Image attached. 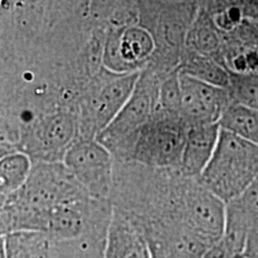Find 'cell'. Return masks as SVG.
Here are the masks:
<instances>
[{
    "mask_svg": "<svg viewBox=\"0 0 258 258\" xmlns=\"http://www.w3.org/2000/svg\"><path fill=\"white\" fill-rule=\"evenodd\" d=\"M85 196L90 195L62 161H36L23 188L9 196L6 202L15 209L18 232L43 233L44 220L51 209Z\"/></svg>",
    "mask_w": 258,
    "mask_h": 258,
    "instance_id": "6da1fadb",
    "label": "cell"
},
{
    "mask_svg": "<svg viewBox=\"0 0 258 258\" xmlns=\"http://www.w3.org/2000/svg\"><path fill=\"white\" fill-rule=\"evenodd\" d=\"M257 178V145L221 128L217 148L199 182L227 203L243 194Z\"/></svg>",
    "mask_w": 258,
    "mask_h": 258,
    "instance_id": "7a4b0ae2",
    "label": "cell"
},
{
    "mask_svg": "<svg viewBox=\"0 0 258 258\" xmlns=\"http://www.w3.org/2000/svg\"><path fill=\"white\" fill-rule=\"evenodd\" d=\"M160 83L153 73H141L131 98L96 137L117 163H131L139 132L158 110Z\"/></svg>",
    "mask_w": 258,
    "mask_h": 258,
    "instance_id": "3957f363",
    "label": "cell"
},
{
    "mask_svg": "<svg viewBox=\"0 0 258 258\" xmlns=\"http://www.w3.org/2000/svg\"><path fill=\"white\" fill-rule=\"evenodd\" d=\"M188 125L182 117L157 110L139 132L131 163L152 169L179 170Z\"/></svg>",
    "mask_w": 258,
    "mask_h": 258,
    "instance_id": "277c9868",
    "label": "cell"
},
{
    "mask_svg": "<svg viewBox=\"0 0 258 258\" xmlns=\"http://www.w3.org/2000/svg\"><path fill=\"white\" fill-rule=\"evenodd\" d=\"M62 163L90 196L110 200L114 157L96 139L77 138L64 153Z\"/></svg>",
    "mask_w": 258,
    "mask_h": 258,
    "instance_id": "5b68a950",
    "label": "cell"
},
{
    "mask_svg": "<svg viewBox=\"0 0 258 258\" xmlns=\"http://www.w3.org/2000/svg\"><path fill=\"white\" fill-rule=\"evenodd\" d=\"M78 121L69 112H55L36 121L30 133L21 137L19 151L27 153L34 163L62 161L64 153L77 140Z\"/></svg>",
    "mask_w": 258,
    "mask_h": 258,
    "instance_id": "8992f818",
    "label": "cell"
},
{
    "mask_svg": "<svg viewBox=\"0 0 258 258\" xmlns=\"http://www.w3.org/2000/svg\"><path fill=\"white\" fill-rule=\"evenodd\" d=\"M179 73V72H178ZM180 116L186 125L219 123L231 104L228 89L179 73Z\"/></svg>",
    "mask_w": 258,
    "mask_h": 258,
    "instance_id": "52a82bcc",
    "label": "cell"
},
{
    "mask_svg": "<svg viewBox=\"0 0 258 258\" xmlns=\"http://www.w3.org/2000/svg\"><path fill=\"white\" fill-rule=\"evenodd\" d=\"M140 74L139 71L111 73L109 78L102 80V83L93 90L88 105L90 138L96 139L97 135L121 111L131 98Z\"/></svg>",
    "mask_w": 258,
    "mask_h": 258,
    "instance_id": "ba28073f",
    "label": "cell"
},
{
    "mask_svg": "<svg viewBox=\"0 0 258 258\" xmlns=\"http://www.w3.org/2000/svg\"><path fill=\"white\" fill-rule=\"evenodd\" d=\"M224 237L244 252L258 258V178L238 198L226 203Z\"/></svg>",
    "mask_w": 258,
    "mask_h": 258,
    "instance_id": "9c48e42d",
    "label": "cell"
},
{
    "mask_svg": "<svg viewBox=\"0 0 258 258\" xmlns=\"http://www.w3.org/2000/svg\"><path fill=\"white\" fill-rule=\"evenodd\" d=\"M154 49L152 36L143 29L132 28L108 35L104 49L105 66L114 73L135 72Z\"/></svg>",
    "mask_w": 258,
    "mask_h": 258,
    "instance_id": "30bf717a",
    "label": "cell"
},
{
    "mask_svg": "<svg viewBox=\"0 0 258 258\" xmlns=\"http://www.w3.org/2000/svg\"><path fill=\"white\" fill-rule=\"evenodd\" d=\"M221 127L219 123L189 125L179 172L190 178H199L217 148Z\"/></svg>",
    "mask_w": 258,
    "mask_h": 258,
    "instance_id": "8fae6325",
    "label": "cell"
},
{
    "mask_svg": "<svg viewBox=\"0 0 258 258\" xmlns=\"http://www.w3.org/2000/svg\"><path fill=\"white\" fill-rule=\"evenodd\" d=\"M105 258H152L147 240L127 218L114 208L105 244Z\"/></svg>",
    "mask_w": 258,
    "mask_h": 258,
    "instance_id": "7c38bea8",
    "label": "cell"
},
{
    "mask_svg": "<svg viewBox=\"0 0 258 258\" xmlns=\"http://www.w3.org/2000/svg\"><path fill=\"white\" fill-rule=\"evenodd\" d=\"M109 226L64 240H50L49 258H105Z\"/></svg>",
    "mask_w": 258,
    "mask_h": 258,
    "instance_id": "4fadbf2b",
    "label": "cell"
},
{
    "mask_svg": "<svg viewBox=\"0 0 258 258\" xmlns=\"http://www.w3.org/2000/svg\"><path fill=\"white\" fill-rule=\"evenodd\" d=\"M177 70L179 73L186 74L212 85L225 89H228V85H230V72L213 56L202 55V54L188 50V53L183 55V59Z\"/></svg>",
    "mask_w": 258,
    "mask_h": 258,
    "instance_id": "5bb4252c",
    "label": "cell"
},
{
    "mask_svg": "<svg viewBox=\"0 0 258 258\" xmlns=\"http://www.w3.org/2000/svg\"><path fill=\"white\" fill-rule=\"evenodd\" d=\"M34 161L27 153L15 150L0 159V194L5 198L23 188L30 176Z\"/></svg>",
    "mask_w": 258,
    "mask_h": 258,
    "instance_id": "9a60e30c",
    "label": "cell"
},
{
    "mask_svg": "<svg viewBox=\"0 0 258 258\" xmlns=\"http://www.w3.org/2000/svg\"><path fill=\"white\" fill-rule=\"evenodd\" d=\"M219 124L258 146V110L231 102Z\"/></svg>",
    "mask_w": 258,
    "mask_h": 258,
    "instance_id": "2e32d148",
    "label": "cell"
},
{
    "mask_svg": "<svg viewBox=\"0 0 258 258\" xmlns=\"http://www.w3.org/2000/svg\"><path fill=\"white\" fill-rule=\"evenodd\" d=\"M185 43L188 50L215 57L224 43V34L217 24L200 22L186 34Z\"/></svg>",
    "mask_w": 258,
    "mask_h": 258,
    "instance_id": "e0dca14e",
    "label": "cell"
},
{
    "mask_svg": "<svg viewBox=\"0 0 258 258\" xmlns=\"http://www.w3.org/2000/svg\"><path fill=\"white\" fill-rule=\"evenodd\" d=\"M228 91L232 102L258 110V73H230Z\"/></svg>",
    "mask_w": 258,
    "mask_h": 258,
    "instance_id": "ac0fdd59",
    "label": "cell"
},
{
    "mask_svg": "<svg viewBox=\"0 0 258 258\" xmlns=\"http://www.w3.org/2000/svg\"><path fill=\"white\" fill-rule=\"evenodd\" d=\"M158 110L165 114L180 116V84L178 70L169 73L160 83Z\"/></svg>",
    "mask_w": 258,
    "mask_h": 258,
    "instance_id": "d6986e66",
    "label": "cell"
},
{
    "mask_svg": "<svg viewBox=\"0 0 258 258\" xmlns=\"http://www.w3.org/2000/svg\"><path fill=\"white\" fill-rule=\"evenodd\" d=\"M202 258H244V254L233 243L221 235L220 239L206 250Z\"/></svg>",
    "mask_w": 258,
    "mask_h": 258,
    "instance_id": "ffe728a7",
    "label": "cell"
},
{
    "mask_svg": "<svg viewBox=\"0 0 258 258\" xmlns=\"http://www.w3.org/2000/svg\"><path fill=\"white\" fill-rule=\"evenodd\" d=\"M15 232H18L17 217L12 206L5 202L0 205V238L8 237Z\"/></svg>",
    "mask_w": 258,
    "mask_h": 258,
    "instance_id": "44dd1931",
    "label": "cell"
},
{
    "mask_svg": "<svg viewBox=\"0 0 258 258\" xmlns=\"http://www.w3.org/2000/svg\"><path fill=\"white\" fill-rule=\"evenodd\" d=\"M21 135L16 131V124L0 115V146L16 148L21 141Z\"/></svg>",
    "mask_w": 258,
    "mask_h": 258,
    "instance_id": "7402d4cb",
    "label": "cell"
},
{
    "mask_svg": "<svg viewBox=\"0 0 258 258\" xmlns=\"http://www.w3.org/2000/svg\"><path fill=\"white\" fill-rule=\"evenodd\" d=\"M0 258H8L5 249V238H0Z\"/></svg>",
    "mask_w": 258,
    "mask_h": 258,
    "instance_id": "603a6c76",
    "label": "cell"
},
{
    "mask_svg": "<svg viewBox=\"0 0 258 258\" xmlns=\"http://www.w3.org/2000/svg\"><path fill=\"white\" fill-rule=\"evenodd\" d=\"M16 148H11V147H4V146H0V159L2 158H4L6 154L12 152V151H15Z\"/></svg>",
    "mask_w": 258,
    "mask_h": 258,
    "instance_id": "cb8c5ba5",
    "label": "cell"
},
{
    "mask_svg": "<svg viewBox=\"0 0 258 258\" xmlns=\"http://www.w3.org/2000/svg\"><path fill=\"white\" fill-rule=\"evenodd\" d=\"M6 199L8 198H5L4 195H2V194H0V205H4V203L6 202Z\"/></svg>",
    "mask_w": 258,
    "mask_h": 258,
    "instance_id": "d4e9b609",
    "label": "cell"
},
{
    "mask_svg": "<svg viewBox=\"0 0 258 258\" xmlns=\"http://www.w3.org/2000/svg\"><path fill=\"white\" fill-rule=\"evenodd\" d=\"M244 258H245V257H244Z\"/></svg>",
    "mask_w": 258,
    "mask_h": 258,
    "instance_id": "484cf974",
    "label": "cell"
}]
</instances>
